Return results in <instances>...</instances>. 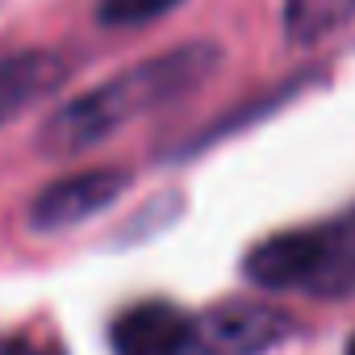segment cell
I'll return each mask as SVG.
<instances>
[{
	"label": "cell",
	"instance_id": "6da1fadb",
	"mask_svg": "<svg viewBox=\"0 0 355 355\" xmlns=\"http://www.w3.org/2000/svg\"><path fill=\"white\" fill-rule=\"evenodd\" d=\"M218 67V51L214 46H180L171 55L146 59L113 80H105L101 88L67 101L42 130V150L51 155H76L84 146H96L101 138H109L113 130H121L125 121L155 113L171 101H180L189 92H197Z\"/></svg>",
	"mask_w": 355,
	"mask_h": 355
},
{
	"label": "cell",
	"instance_id": "7a4b0ae2",
	"mask_svg": "<svg viewBox=\"0 0 355 355\" xmlns=\"http://www.w3.org/2000/svg\"><path fill=\"white\" fill-rule=\"evenodd\" d=\"M243 268L259 288L309 293V297L355 293V209L255 243Z\"/></svg>",
	"mask_w": 355,
	"mask_h": 355
},
{
	"label": "cell",
	"instance_id": "3957f363",
	"mask_svg": "<svg viewBox=\"0 0 355 355\" xmlns=\"http://www.w3.org/2000/svg\"><path fill=\"white\" fill-rule=\"evenodd\" d=\"M197 330V355H259L288 338L293 318L276 305L255 301H222L209 313L193 318Z\"/></svg>",
	"mask_w": 355,
	"mask_h": 355
},
{
	"label": "cell",
	"instance_id": "277c9868",
	"mask_svg": "<svg viewBox=\"0 0 355 355\" xmlns=\"http://www.w3.org/2000/svg\"><path fill=\"white\" fill-rule=\"evenodd\" d=\"M130 184L125 171H113V167H96V171H80V175H63L51 189H42L34 197V209H30V226L34 230H67V226H80L88 222L92 214L109 209Z\"/></svg>",
	"mask_w": 355,
	"mask_h": 355
},
{
	"label": "cell",
	"instance_id": "5b68a950",
	"mask_svg": "<svg viewBox=\"0 0 355 355\" xmlns=\"http://www.w3.org/2000/svg\"><path fill=\"white\" fill-rule=\"evenodd\" d=\"M109 343L117 355H197L193 313L175 309L167 301H146L117 313Z\"/></svg>",
	"mask_w": 355,
	"mask_h": 355
},
{
	"label": "cell",
	"instance_id": "8992f818",
	"mask_svg": "<svg viewBox=\"0 0 355 355\" xmlns=\"http://www.w3.org/2000/svg\"><path fill=\"white\" fill-rule=\"evenodd\" d=\"M67 80V63L55 51H21L0 63V125L17 121L38 101L55 96Z\"/></svg>",
	"mask_w": 355,
	"mask_h": 355
},
{
	"label": "cell",
	"instance_id": "52a82bcc",
	"mask_svg": "<svg viewBox=\"0 0 355 355\" xmlns=\"http://www.w3.org/2000/svg\"><path fill=\"white\" fill-rule=\"evenodd\" d=\"M355 17V0H284V34L297 46H313L338 34Z\"/></svg>",
	"mask_w": 355,
	"mask_h": 355
},
{
	"label": "cell",
	"instance_id": "ba28073f",
	"mask_svg": "<svg viewBox=\"0 0 355 355\" xmlns=\"http://www.w3.org/2000/svg\"><path fill=\"white\" fill-rule=\"evenodd\" d=\"M184 0H101L96 5V21L109 30H130V26H146L163 13H171Z\"/></svg>",
	"mask_w": 355,
	"mask_h": 355
},
{
	"label": "cell",
	"instance_id": "9c48e42d",
	"mask_svg": "<svg viewBox=\"0 0 355 355\" xmlns=\"http://www.w3.org/2000/svg\"><path fill=\"white\" fill-rule=\"evenodd\" d=\"M0 355H63V351H59V343H46V338L9 334V338H0Z\"/></svg>",
	"mask_w": 355,
	"mask_h": 355
},
{
	"label": "cell",
	"instance_id": "30bf717a",
	"mask_svg": "<svg viewBox=\"0 0 355 355\" xmlns=\"http://www.w3.org/2000/svg\"><path fill=\"white\" fill-rule=\"evenodd\" d=\"M347 355H355V338H351V343H347Z\"/></svg>",
	"mask_w": 355,
	"mask_h": 355
}]
</instances>
